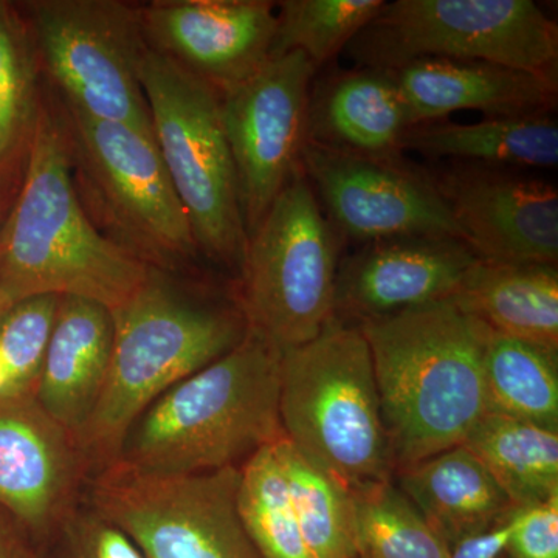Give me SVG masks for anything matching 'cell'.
<instances>
[{
	"label": "cell",
	"mask_w": 558,
	"mask_h": 558,
	"mask_svg": "<svg viewBox=\"0 0 558 558\" xmlns=\"http://www.w3.org/2000/svg\"><path fill=\"white\" fill-rule=\"evenodd\" d=\"M65 121L40 105L20 193L0 226V292L11 301L78 296L116 312L150 266L92 222L73 182Z\"/></svg>",
	"instance_id": "obj_1"
},
{
	"label": "cell",
	"mask_w": 558,
	"mask_h": 558,
	"mask_svg": "<svg viewBox=\"0 0 558 558\" xmlns=\"http://www.w3.org/2000/svg\"><path fill=\"white\" fill-rule=\"evenodd\" d=\"M359 326L373 357L395 473L461 446L488 411L486 325L444 300Z\"/></svg>",
	"instance_id": "obj_2"
},
{
	"label": "cell",
	"mask_w": 558,
	"mask_h": 558,
	"mask_svg": "<svg viewBox=\"0 0 558 558\" xmlns=\"http://www.w3.org/2000/svg\"><path fill=\"white\" fill-rule=\"evenodd\" d=\"M279 368L281 351L247 328L236 347L168 389L138 417L117 461L150 475L240 469L284 438Z\"/></svg>",
	"instance_id": "obj_3"
},
{
	"label": "cell",
	"mask_w": 558,
	"mask_h": 558,
	"mask_svg": "<svg viewBox=\"0 0 558 558\" xmlns=\"http://www.w3.org/2000/svg\"><path fill=\"white\" fill-rule=\"evenodd\" d=\"M112 315L116 337L108 377L76 439L89 476L119 459L132 425L161 395L222 357L247 333L238 304L194 299L153 266L137 292Z\"/></svg>",
	"instance_id": "obj_4"
},
{
	"label": "cell",
	"mask_w": 558,
	"mask_h": 558,
	"mask_svg": "<svg viewBox=\"0 0 558 558\" xmlns=\"http://www.w3.org/2000/svg\"><path fill=\"white\" fill-rule=\"evenodd\" d=\"M279 418L286 439L348 492L392 480L368 341L333 317L318 337L281 352Z\"/></svg>",
	"instance_id": "obj_5"
},
{
	"label": "cell",
	"mask_w": 558,
	"mask_h": 558,
	"mask_svg": "<svg viewBox=\"0 0 558 558\" xmlns=\"http://www.w3.org/2000/svg\"><path fill=\"white\" fill-rule=\"evenodd\" d=\"M339 233L301 167L247 238L240 307L247 328L279 351L310 343L336 314Z\"/></svg>",
	"instance_id": "obj_6"
},
{
	"label": "cell",
	"mask_w": 558,
	"mask_h": 558,
	"mask_svg": "<svg viewBox=\"0 0 558 558\" xmlns=\"http://www.w3.org/2000/svg\"><path fill=\"white\" fill-rule=\"evenodd\" d=\"M140 83L154 140L201 255L240 270L247 233L218 92L150 46Z\"/></svg>",
	"instance_id": "obj_7"
},
{
	"label": "cell",
	"mask_w": 558,
	"mask_h": 558,
	"mask_svg": "<svg viewBox=\"0 0 558 558\" xmlns=\"http://www.w3.org/2000/svg\"><path fill=\"white\" fill-rule=\"evenodd\" d=\"M359 68L483 61L557 78L558 28L532 0H396L347 46Z\"/></svg>",
	"instance_id": "obj_8"
},
{
	"label": "cell",
	"mask_w": 558,
	"mask_h": 558,
	"mask_svg": "<svg viewBox=\"0 0 558 558\" xmlns=\"http://www.w3.org/2000/svg\"><path fill=\"white\" fill-rule=\"evenodd\" d=\"M28 33L73 116L153 132L140 64L148 49L140 7L116 0H39Z\"/></svg>",
	"instance_id": "obj_9"
},
{
	"label": "cell",
	"mask_w": 558,
	"mask_h": 558,
	"mask_svg": "<svg viewBox=\"0 0 558 558\" xmlns=\"http://www.w3.org/2000/svg\"><path fill=\"white\" fill-rule=\"evenodd\" d=\"M240 469L150 475L117 461L89 476L83 499L145 558H260L238 510Z\"/></svg>",
	"instance_id": "obj_10"
},
{
	"label": "cell",
	"mask_w": 558,
	"mask_h": 558,
	"mask_svg": "<svg viewBox=\"0 0 558 558\" xmlns=\"http://www.w3.org/2000/svg\"><path fill=\"white\" fill-rule=\"evenodd\" d=\"M72 150L121 245L163 270L201 255L153 132L69 113Z\"/></svg>",
	"instance_id": "obj_11"
},
{
	"label": "cell",
	"mask_w": 558,
	"mask_h": 558,
	"mask_svg": "<svg viewBox=\"0 0 558 558\" xmlns=\"http://www.w3.org/2000/svg\"><path fill=\"white\" fill-rule=\"evenodd\" d=\"M315 73L306 54L289 51L218 94L247 238L300 168Z\"/></svg>",
	"instance_id": "obj_12"
},
{
	"label": "cell",
	"mask_w": 558,
	"mask_h": 558,
	"mask_svg": "<svg viewBox=\"0 0 558 558\" xmlns=\"http://www.w3.org/2000/svg\"><path fill=\"white\" fill-rule=\"evenodd\" d=\"M300 167L337 233L368 242L411 234L464 241L429 172L304 143ZM465 242V241H464Z\"/></svg>",
	"instance_id": "obj_13"
},
{
	"label": "cell",
	"mask_w": 558,
	"mask_h": 558,
	"mask_svg": "<svg viewBox=\"0 0 558 558\" xmlns=\"http://www.w3.org/2000/svg\"><path fill=\"white\" fill-rule=\"evenodd\" d=\"M432 178L478 258L557 266L558 191L553 183L472 163Z\"/></svg>",
	"instance_id": "obj_14"
},
{
	"label": "cell",
	"mask_w": 558,
	"mask_h": 558,
	"mask_svg": "<svg viewBox=\"0 0 558 558\" xmlns=\"http://www.w3.org/2000/svg\"><path fill=\"white\" fill-rule=\"evenodd\" d=\"M87 478L75 438L35 398L0 402V508L39 553L83 501Z\"/></svg>",
	"instance_id": "obj_15"
},
{
	"label": "cell",
	"mask_w": 558,
	"mask_h": 558,
	"mask_svg": "<svg viewBox=\"0 0 558 558\" xmlns=\"http://www.w3.org/2000/svg\"><path fill=\"white\" fill-rule=\"evenodd\" d=\"M140 17L154 50L218 94L258 73L277 35V3L266 0H161Z\"/></svg>",
	"instance_id": "obj_16"
},
{
	"label": "cell",
	"mask_w": 558,
	"mask_h": 558,
	"mask_svg": "<svg viewBox=\"0 0 558 558\" xmlns=\"http://www.w3.org/2000/svg\"><path fill=\"white\" fill-rule=\"evenodd\" d=\"M478 259L468 242L446 234L368 242L340 263L333 317L362 325L450 300Z\"/></svg>",
	"instance_id": "obj_17"
},
{
	"label": "cell",
	"mask_w": 558,
	"mask_h": 558,
	"mask_svg": "<svg viewBox=\"0 0 558 558\" xmlns=\"http://www.w3.org/2000/svg\"><path fill=\"white\" fill-rule=\"evenodd\" d=\"M411 126L459 110L486 119L548 116L557 78L483 61L421 60L392 70Z\"/></svg>",
	"instance_id": "obj_18"
},
{
	"label": "cell",
	"mask_w": 558,
	"mask_h": 558,
	"mask_svg": "<svg viewBox=\"0 0 558 558\" xmlns=\"http://www.w3.org/2000/svg\"><path fill=\"white\" fill-rule=\"evenodd\" d=\"M113 337L116 323L108 307L61 296L35 399L75 440L100 399Z\"/></svg>",
	"instance_id": "obj_19"
},
{
	"label": "cell",
	"mask_w": 558,
	"mask_h": 558,
	"mask_svg": "<svg viewBox=\"0 0 558 558\" xmlns=\"http://www.w3.org/2000/svg\"><path fill=\"white\" fill-rule=\"evenodd\" d=\"M411 128L391 72L351 70L311 90L306 143L355 156L395 159Z\"/></svg>",
	"instance_id": "obj_20"
},
{
	"label": "cell",
	"mask_w": 558,
	"mask_h": 558,
	"mask_svg": "<svg viewBox=\"0 0 558 558\" xmlns=\"http://www.w3.org/2000/svg\"><path fill=\"white\" fill-rule=\"evenodd\" d=\"M392 481L449 546L494 526L517 509L464 446L400 469Z\"/></svg>",
	"instance_id": "obj_21"
},
{
	"label": "cell",
	"mask_w": 558,
	"mask_h": 558,
	"mask_svg": "<svg viewBox=\"0 0 558 558\" xmlns=\"http://www.w3.org/2000/svg\"><path fill=\"white\" fill-rule=\"evenodd\" d=\"M450 300L497 332L558 351V269L554 264L480 258Z\"/></svg>",
	"instance_id": "obj_22"
},
{
	"label": "cell",
	"mask_w": 558,
	"mask_h": 558,
	"mask_svg": "<svg viewBox=\"0 0 558 558\" xmlns=\"http://www.w3.org/2000/svg\"><path fill=\"white\" fill-rule=\"evenodd\" d=\"M427 159H454L495 168H548L558 165V126L548 116L484 119L459 124L438 120L414 124L402 140V150Z\"/></svg>",
	"instance_id": "obj_23"
},
{
	"label": "cell",
	"mask_w": 558,
	"mask_h": 558,
	"mask_svg": "<svg viewBox=\"0 0 558 558\" xmlns=\"http://www.w3.org/2000/svg\"><path fill=\"white\" fill-rule=\"evenodd\" d=\"M461 446L478 459L515 508L558 497V429L486 413Z\"/></svg>",
	"instance_id": "obj_24"
},
{
	"label": "cell",
	"mask_w": 558,
	"mask_h": 558,
	"mask_svg": "<svg viewBox=\"0 0 558 558\" xmlns=\"http://www.w3.org/2000/svg\"><path fill=\"white\" fill-rule=\"evenodd\" d=\"M483 374L487 413L558 429V351L486 326Z\"/></svg>",
	"instance_id": "obj_25"
},
{
	"label": "cell",
	"mask_w": 558,
	"mask_h": 558,
	"mask_svg": "<svg viewBox=\"0 0 558 558\" xmlns=\"http://www.w3.org/2000/svg\"><path fill=\"white\" fill-rule=\"evenodd\" d=\"M312 558H359L351 495L281 438L275 444Z\"/></svg>",
	"instance_id": "obj_26"
},
{
	"label": "cell",
	"mask_w": 558,
	"mask_h": 558,
	"mask_svg": "<svg viewBox=\"0 0 558 558\" xmlns=\"http://www.w3.org/2000/svg\"><path fill=\"white\" fill-rule=\"evenodd\" d=\"M359 558H447L450 546L429 527L395 481L349 492Z\"/></svg>",
	"instance_id": "obj_27"
},
{
	"label": "cell",
	"mask_w": 558,
	"mask_h": 558,
	"mask_svg": "<svg viewBox=\"0 0 558 558\" xmlns=\"http://www.w3.org/2000/svg\"><path fill=\"white\" fill-rule=\"evenodd\" d=\"M275 444L240 468L238 510L242 524L260 558H312Z\"/></svg>",
	"instance_id": "obj_28"
},
{
	"label": "cell",
	"mask_w": 558,
	"mask_h": 558,
	"mask_svg": "<svg viewBox=\"0 0 558 558\" xmlns=\"http://www.w3.org/2000/svg\"><path fill=\"white\" fill-rule=\"evenodd\" d=\"M35 57L27 25L0 2V178L27 154L38 117Z\"/></svg>",
	"instance_id": "obj_29"
},
{
	"label": "cell",
	"mask_w": 558,
	"mask_h": 558,
	"mask_svg": "<svg viewBox=\"0 0 558 558\" xmlns=\"http://www.w3.org/2000/svg\"><path fill=\"white\" fill-rule=\"evenodd\" d=\"M384 0H284L277 3L270 58L301 51L315 69L332 60L385 7Z\"/></svg>",
	"instance_id": "obj_30"
},
{
	"label": "cell",
	"mask_w": 558,
	"mask_h": 558,
	"mask_svg": "<svg viewBox=\"0 0 558 558\" xmlns=\"http://www.w3.org/2000/svg\"><path fill=\"white\" fill-rule=\"evenodd\" d=\"M61 296L16 301L0 322V402L35 398Z\"/></svg>",
	"instance_id": "obj_31"
},
{
	"label": "cell",
	"mask_w": 558,
	"mask_h": 558,
	"mask_svg": "<svg viewBox=\"0 0 558 558\" xmlns=\"http://www.w3.org/2000/svg\"><path fill=\"white\" fill-rule=\"evenodd\" d=\"M40 554L44 558H145L119 526L84 499Z\"/></svg>",
	"instance_id": "obj_32"
},
{
	"label": "cell",
	"mask_w": 558,
	"mask_h": 558,
	"mask_svg": "<svg viewBox=\"0 0 558 558\" xmlns=\"http://www.w3.org/2000/svg\"><path fill=\"white\" fill-rule=\"evenodd\" d=\"M506 558H558V497L521 509Z\"/></svg>",
	"instance_id": "obj_33"
},
{
	"label": "cell",
	"mask_w": 558,
	"mask_h": 558,
	"mask_svg": "<svg viewBox=\"0 0 558 558\" xmlns=\"http://www.w3.org/2000/svg\"><path fill=\"white\" fill-rule=\"evenodd\" d=\"M523 508H517L505 519L499 520L494 526L476 532L459 539L450 546L447 558H502L519 524L520 512Z\"/></svg>",
	"instance_id": "obj_34"
},
{
	"label": "cell",
	"mask_w": 558,
	"mask_h": 558,
	"mask_svg": "<svg viewBox=\"0 0 558 558\" xmlns=\"http://www.w3.org/2000/svg\"><path fill=\"white\" fill-rule=\"evenodd\" d=\"M38 553L27 532L0 508V558H36Z\"/></svg>",
	"instance_id": "obj_35"
},
{
	"label": "cell",
	"mask_w": 558,
	"mask_h": 558,
	"mask_svg": "<svg viewBox=\"0 0 558 558\" xmlns=\"http://www.w3.org/2000/svg\"><path fill=\"white\" fill-rule=\"evenodd\" d=\"M13 304L14 303H11V301L0 292V322H2L3 315L7 314V311H9Z\"/></svg>",
	"instance_id": "obj_36"
},
{
	"label": "cell",
	"mask_w": 558,
	"mask_h": 558,
	"mask_svg": "<svg viewBox=\"0 0 558 558\" xmlns=\"http://www.w3.org/2000/svg\"><path fill=\"white\" fill-rule=\"evenodd\" d=\"M7 213L3 211V199L2 196H0V226H2L3 218H5Z\"/></svg>",
	"instance_id": "obj_37"
},
{
	"label": "cell",
	"mask_w": 558,
	"mask_h": 558,
	"mask_svg": "<svg viewBox=\"0 0 558 558\" xmlns=\"http://www.w3.org/2000/svg\"><path fill=\"white\" fill-rule=\"evenodd\" d=\"M36 558H44L43 554L38 553V556Z\"/></svg>",
	"instance_id": "obj_38"
},
{
	"label": "cell",
	"mask_w": 558,
	"mask_h": 558,
	"mask_svg": "<svg viewBox=\"0 0 558 558\" xmlns=\"http://www.w3.org/2000/svg\"><path fill=\"white\" fill-rule=\"evenodd\" d=\"M502 558H506V556H505V557H502Z\"/></svg>",
	"instance_id": "obj_39"
}]
</instances>
